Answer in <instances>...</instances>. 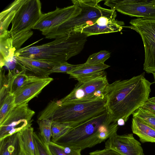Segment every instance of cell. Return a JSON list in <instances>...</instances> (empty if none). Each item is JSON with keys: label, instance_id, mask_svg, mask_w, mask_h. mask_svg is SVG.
Instances as JSON below:
<instances>
[{"label": "cell", "instance_id": "obj_30", "mask_svg": "<svg viewBox=\"0 0 155 155\" xmlns=\"http://www.w3.org/2000/svg\"><path fill=\"white\" fill-rule=\"evenodd\" d=\"M89 155H121L116 151L110 149L105 148L102 150H97L89 153Z\"/></svg>", "mask_w": 155, "mask_h": 155}, {"label": "cell", "instance_id": "obj_28", "mask_svg": "<svg viewBox=\"0 0 155 155\" xmlns=\"http://www.w3.org/2000/svg\"><path fill=\"white\" fill-rule=\"evenodd\" d=\"M110 57V53L109 52L101 50L91 55L85 63L92 65L104 64Z\"/></svg>", "mask_w": 155, "mask_h": 155}, {"label": "cell", "instance_id": "obj_37", "mask_svg": "<svg viewBox=\"0 0 155 155\" xmlns=\"http://www.w3.org/2000/svg\"><path fill=\"white\" fill-rule=\"evenodd\" d=\"M25 155H30V154H29V153H25Z\"/></svg>", "mask_w": 155, "mask_h": 155}, {"label": "cell", "instance_id": "obj_31", "mask_svg": "<svg viewBox=\"0 0 155 155\" xmlns=\"http://www.w3.org/2000/svg\"><path fill=\"white\" fill-rule=\"evenodd\" d=\"M48 144L49 148L53 155H68L54 143L51 141Z\"/></svg>", "mask_w": 155, "mask_h": 155}, {"label": "cell", "instance_id": "obj_27", "mask_svg": "<svg viewBox=\"0 0 155 155\" xmlns=\"http://www.w3.org/2000/svg\"><path fill=\"white\" fill-rule=\"evenodd\" d=\"M33 137L38 155H53L39 133L34 132Z\"/></svg>", "mask_w": 155, "mask_h": 155}, {"label": "cell", "instance_id": "obj_17", "mask_svg": "<svg viewBox=\"0 0 155 155\" xmlns=\"http://www.w3.org/2000/svg\"><path fill=\"white\" fill-rule=\"evenodd\" d=\"M25 0H15L0 14V38L10 36L8 28Z\"/></svg>", "mask_w": 155, "mask_h": 155}, {"label": "cell", "instance_id": "obj_25", "mask_svg": "<svg viewBox=\"0 0 155 155\" xmlns=\"http://www.w3.org/2000/svg\"><path fill=\"white\" fill-rule=\"evenodd\" d=\"M71 127L68 124L52 120L51 141L54 143L64 135Z\"/></svg>", "mask_w": 155, "mask_h": 155}, {"label": "cell", "instance_id": "obj_15", "mask_svg": "<svg viewBox=\"0 0 155 155\" xmlns=\"http://www.w3.org/2000/svg\"><path fill=\"white\" fill-rule=\"evenodd\" d=\"M14 58L17 65L21 70L42 78L49 77L51 74L50 71L54 66L59 64L18 56H15Z\"/></svg>", "mask_w": 155, "mask_h": 155}, {"label": "cell", "instance_id": "obj_6", "mask_svg": "<svg viewBox=\"0 0 155 155\" xmlns=\"http://www.w3.org/2000/svg\"><path fill=\"white\" fill-rule=\"evenodd\" d=\"M80 11V8L74 4L63 8L57 7L54 11L42 14L33 29L41 31L46 38L56 39L66 34L63 33L65 23Z\"/></svg>", "mask_w": 155, "mask_h": 155}, {"label": "cell", "instance_id": "obj_20", "mask_svg": "<svg viewBox=\"0 0 155 155\" xmlns=\"http://www.w3.org/2000/svg\"><path fill=\"white\" fill-rule=\"evenodd\" d=\"M0 68L12 64L15 60L16 50L12 45V40L10 36L0 38Z\"/></svg>", "mask_w": 155, "mask_h": 155}, {"label": "cell", "instance_id": "obj_21", "mask_svg": "<svg viewBox=\"0 0 155 155\" xmlns=\"http://www.w3.org/2000/svg\"><path fill=\"white\" fill-rule=\"evenodd\" d=\"M20 148L18 132L0 140V155H18Z\"/></svg>", "mask_w": 155, "mask_h": 155}, {"label": "cell", "instance_id": "obj_1", "mask_svg": "<svg viewBox=\"0 0 155 155\" xmlns=\"http://www.w3.org/2000/svg\"><path fill=\"white\" fill-rule=\"evenodd\" d=\"M153 83L147 79L142 73L130 79L108 84L104 95L106 111L113 120L117 122L122 119L126 122L149 98L151 86Z\"/></svg>", "mask_w": 155, "mask_h": 155}, {"label": "cell", "instance_id": "obj_14", "mask_svg": "<svg viewBox=\"0 0 155 155\" xmlns=\"http://www.w3.org/2000/svg\"><path fill=\"white\" fill-rule=\"evenodd\" d=\"M53 80V78L49 77L42 78L34 76L28 83L14 94L15 105L28 104Z\"/></svg>", "mask_w": 155, "mask_h": 155}, {"label": "cell", "instance_id": "obj_36", "mask_svg": "<svg viewBox=\"0 0 155 155\" xmlns=\"http://www.w3.org/2000/svg\"><path fill=\"white\" fill-rule=\"evenodd\" d=\"M153 78H154V83H155V72L153 73Z\"/></svg>", "mask_w": 155, "mask_h": 155}, {"label": "cell", "instance_id": "obj_23", "mask_svg": "<svg viewBox=\"0 0 155 155\" xmlns=\"http://www.w3.org/2000/svg\"><path fill=\"white\" fill-rule=\"evenodd\" d=\"M39 130V133L44 142L48 144L51 141V124L52 120L49 119L38 120Z\"/></svg>", "mask_w": 155, "mask_h": 155}, {"label": "cell", "instance_id": "obj_8", "mask_svg": "<svg viewBox=\"0 0 155 155\" xmlns=\"http://www.w3.org/2000/svg\"><path fill=\"white\" fill-rule=\"evenodd\" d=\"M100 0H73V4L81 8L80 13L73 16L64 23V32L68 34L72 31L93 24L102 15L111 13L113 10L104 8L98 4Z\"/></svg>", "mask_w": 155, "mask_h": 155}, {"label": "cell", "instance_id": "obj_34", "mask_svg": "<svg viewBox=\"0 0 155 155\" xmlns=\"http://www.w3.org/2000/svg\"><path fill=\"white\" fill-rule=\"evenodd\" d=\"M117 122L118 126H123L124 125L125 122L124 120L122 119H119Z\"/></svg>", "mask_w": 155, "mask_h": 155}, {"label": "cell", "instance_id": "obj_11", "mask_svg": "<svg viewBox=\"0 0 155 155\" xmlns=\"http://www.w3.org/2000/svg\"><path fill=\"white\" fill-rule=\"evenodd\" d=\"M104 5L130 16L155 19V0H108Z\"/></svg>", "mask_w": 155, "mask_h": 155}, {"label": "cell", "instance_id": "obj_16", "mask_svg": "<svg viewBox=\"0 0 155 155\" xmlns=\"http://www.w3.org/2000/svg\"><path fill=\"white\" fill-rule=\"evenodd\" d=\"M110 67L104 63L92 65L85 63L67 74L78 81H84L103 75L105 73L104 70Z\"/></svg>", "mask_w": 155, "mask_h": 155}, {"label": "cell", "instance_id": "obj_24", "mask_svg": "<svg viewBox=\"0 0 155 155\" xmlns=\"http://www.w3.org/2000/svg\"><path fill=\"white\" fill-rule=\"evenodd\" d=\"M14 100V94L9 93L0 102V123L3 121L15 106Z\"/></svg>", "mask_w": 155, "mask_h": 155}, {"label": "cell", "instance_id": "obj_29", "mask_svg": "<svg viewBox=\"0 0 155 155\" xmlns=\"http://www.w3.org/2000/svg\"><path fill=\"white\" fill-rule=\"evenodd\" d=\"M81 65V64H72L66 61L54 66L50 71V72L51 74L53 73H63L67 74L74 70Z\"/></svg>", "mask_w": 155, "mask_h": 155}, {"label": "cell", "instance_id": "obj_26", "mask_svg": "<svg viewBox=\"0 0 155 155\" xmlns=\"http://www.w3.org/2000/svg\"><path fill=\"white\" fill-rule=\"evenodd\" d=\"M155 129V115L147 109L140 107L132 114Z\"/></svg>", "mask_w": 155, "mask_h": 155}, {"label": "cell", "instance_id": "obj_12", "mask_svg": "<svg viewBox=\"0 0 155 155\" xmlns=\"http://www.w3.org/2000/svg\"><path fill=\"white\" fill-rule=\"evenodd\" d=\"M105 148L113 150L121 155H144L141 144L132 134L119 135L115 133L106 142Z\"/></svg>", "mask_w": 155, "mask_h": 155}, {"label": "cell", "instance_id": "obj_7", "mask_svg": "<svg viewBox=\"0 0 155 155\" xmlns=\"http://www.w3.org/2000/svg\"><path fill=\"white\" fill-rule=\"evenodd\" d=\"M108 84L106 73L94 78L78 81L68 94L58 101L64 104L104 99V91Z\"/></svg>", "mask_w": 155, "mask_h": 155}, {"label": "cell", "instance_id": "obj_32", "mask_svg": "<svg viewBox=\"0 0 155 155\" xmlns=\"http://www.w3.org/2000/svg\"><path fill=\"white\" fill-rule=\"evenodd\" d=\"M141 107L147 109L155 115V97L149 98Z\"/></svg>", "mask_w": 155, "mask_h": 155}, {"label": "cell", "instance_id": "obj_35", "mask_svg": "<svg viewBox=\"0 0 155 155\" xmlns=\"http://www.w3.org/2000/svg\"><path fill=\"white\" fill-rule=\"evenodd\" d=\"M18 155H25V152L20 146V148L18 151Z\"/></svg>", "mask_w": 155, "mask_h": 155}, {"label": "cell", "instance_id": "obj_19", "mask_svg": "<svg viewBox=\"0 0 155 155\" xmlns=\"http://www.w3.org/2000/svg\"><path fill=\"white\" fill-rule=\"evenodd\" d=\"M34 132L31 125L18 132L19 143L25 152L31 155H38L33 137Z\"/></svg>", "mask_w": 155, "mask_h": 155}, {"label": "cell", "instance_id": "obj_10", "mask_svg": "<svg viewBox=\"0 0 155 155\" xmlns=\"http://www.w3.org/2000/svg\"><path fill=\"white\" fill-rule=\"evenodd\" d=\"M35 113L28 104L15 106L0 123V140L31 125V119Z\"/></svg>", "mask_w": 155, "mask_h": 155}, {"label": "cell", "instance_id": "obj_3", "mask_svg": "<svg viewBox=\"0 0 155 155\" xmlns=\"http://www.w3.org/2000/svg\"><path fill=\"white\" fill-rule=\"evenodd\" d=\"M87 37L84 33L72 31L46 44L31 46L34 43L20 48L15 56L59 64L80 53Z\"/></svg>", "mask_w": 155, "mask_h": 155}, {"label": "cell", "instance_id": "obj_13", "mask_svg": "<svg viewBox=\"0 0 155 155\" xmlns=\"http://www.w3.org/2000/svg\"><path fill=\"white\" fill-rule=\"evenodd\" d=\"M117 13L115 10L109 14L98 18L91 25L78 29L76 31L86 34L87 37L92 35L120 31L124 27V22L115 19Z\"/></svg>", "mask_w": 155, "mask_h": 155}, {"label": "cell", "instance_id": "obj_2", "mask_svg": "<svg viewBox=\"0 0 155 155\" xmlns=\"http://www.w3.org/2000/svg\"><path fill=\"white\" fill-rule=\"evenodd\" d=\"M118 128L117 122L113 120L106 111L71 127L54 143L82 150L108 139L117 132Z\"/></svg>", "mask_w": 155, "mask_h": 155}, {"label": "cell", "instance_id": "obj_5", "mask_svg": "<svg viewBox=\"0 0 155 155\" xmlns=\"http://www.w3.org/2000/svg\"><path fill=\"white\" fill-rule=\"evenodd\" d=\"M39 0H25L12 21L9 34L14 48L17 50L33 35L31 30L43 14Z\"/></svg>", "mask_w": 155, "mask_h": 155}, {"label": "cell", "instance_id": "obj_9", "mask_svg": "<svg viewBox=\"0 0 155 155\" xmlns=\"http://www.w3.org/2000/svg\"><path fill=\"white\" fill-rule=\"evenodd\" d=\"M130 28L142 38L145 50L143 70L147 73L155 72V19L137 18L130 22Z\"/></svg>", "mask_w": 155, "mask_h": 155}, {"label": "cell", "instance_id": "obj_33", "mask_svg": "<svg viewBox=\"0 0 155 155\" xmlns=\"http://www.w3.org/2000/svg\"><path fill=\"white\" fill-rule=\"evenodd\" d=\"M65 153L68 155H81V150H75L72 149L68 147L61 146L56 144Z\"/></svg>", "mask_w": 155, "mask_h": 155}, {"label": "cell", "instance_id": "obj_22", "mask_svg": "<svg viewBox=\"0 0 155 155\" xmlns=\"http://www.w3.org/2000/svg\"><path fill=\"white\" fill-rule=\"evenodd\" d=\"M12 74L11 85L10 92L14 94L22 86L28 83L34 75H28L26 71L24 69L18 72L16 70L11 71Z\"/></svg>", "mask_w": 155, "mask_h": 155}, {"label": "cell", "instance_id": "obj_4", "mask_svg": "<svg viewBox=\"0 0 155 155\" xmlns=\"http://www.w3.org/2000/svg\"><path fill=\"white\" fill-rule=\"evenodd\" d=\"M106 111L105 98L94 101L61 104L51 101L40 113L38 120L49 119L71 127L81 124Z\"/></svg>", "mask_w": 155, "mask_h": 155}, {"label": "cell", "instance_id": "obj_18", "mask_svg": "<svg viewBox=\"0 0 155 155\" xmlns=\"http://www.w3.org/2000/svg\"><path fill=\"white\" fill-rule=\"evenodd\" d=\"M131 128L142 143H155V129L136 117H133Z\"/></svg>", "mask_w": 155, "mask_h": 155}]
</instances>
